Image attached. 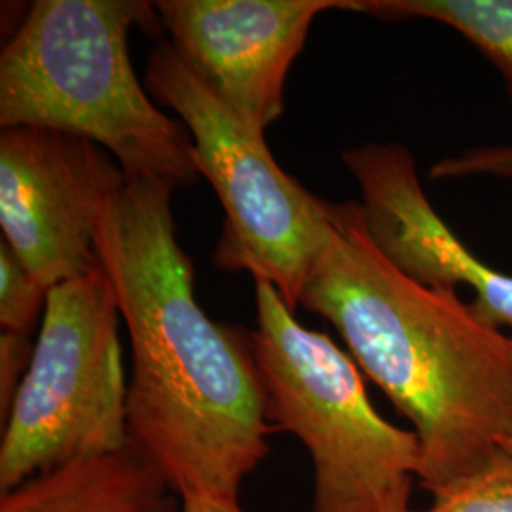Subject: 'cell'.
I'll return each mask as SVG.
<instances>
[{"mask_svg": "<svg viewBox=\"0 0 512 512\" xmlns=\"http://www.w3.org/2000/svg\"><path fill=\"white\" fill-rule=\"evenodd\" d=\"M175 190L126 179L95 239L131 344L128 448L181 499H239L275 429L251 340L215 323L196 300L171 211Z\"/></svg>", "mask_w": 512, "mask_h": 512, "instance_id": "obj_1", "label": "cell"}, {"mask_svg": "<svg viewBox=\"0 0 512 512\" xmlns=\"http://www.w3.org/2000/svg\"><path fill=\"white\" fill-rule=\"evenodd\" d=\"M300 306L340 332L353 361L412 423L431 492L486 467L512 439V336L458 291L399 272L366 232L361 203H329L327 239Z\"/></svg>", "mask_w": 512, "mask_h": 512, "instance_id": "obj_2", "label": "cell"}, {"mask_svg": "<svg viewBox=\"0 0 512 512\" xmlns=\"http://www.w3.org/2000/svg\"><path fill=\"white\" fill-rule=\"evenodd\" d=\"M156 14L139 0L35 2L0 55V128L86 137L129 181L194 183L188 129L156 109L129 57L131 29H156Z\"/></svg>", "mask_w": 512, "mask_h": 512, "instance_id": "obj_3", "label": "cell"}, {"mask_svg": "<svg viewBox=\"0 0 512 512\" xmlns=\"http://www.w3.org/2000/svg\"><path fill=\"white\" fill-rule=\"evenodd\" d=\"M249 334L275 431L291 433L313 463L311 512H385L410 497L420 442L384 420L361 370L329 334L306 329L268 281L255 279Z\"/></svg>", "mask_w": 512, "mask_h": 512, "instance_id": "obj_4", "label": "cell"}, {"mask_svg": "<svg viewBox=\"0 0 512 512\" xmlns=\"http://www.w3.org/2000/svg\"><path fill=\"white\" fill-rule=\"evenodd\" d=\"M147 86L175 110L194 143V158L219 196L226 222L215 264L268 281L296 310L329 232V203L287 175L264 141L184 63L171 42L148 59Z\"/></svg>", "mask_w": 512, "mask_h": 512, "instance_id": "obj_5", "label": "cell"}, {"mask_svg": "<svg viewBox=\"0 0 512 512\" xmlns=\"http://www.w3.org/2000/svg\"><path fill=\"white\" fill-rule=\"evenodd\" d=\"M116 293L103 266L50 289L0 444V490L71 459L128 446Z\"/></svg>", "mask_w": 512, "mask_h": 512, "instance_id": "obj_6", "label": "cell"}, {"mask_svg": "<svg viewBox=\"0 0 512 512\" xmlns=\"http://www.w3.org/2000/svg\"><path fill=\"white\" fill-rule=\"evenodd\" d=\"M126 175L86 137L46 128L0 131L4 241L46 289L101 266L95 239Z\"/></svg>", "mask_w": 512, "mask_h": 512, "instance_id": "obj_7", "label": "cell"}, {"mask_svg": "<svg viewBox=\"0 0 512 512\" xmlns=\"http://www.w3.org/2000/svg\"><path fill=\"white\" fill-rule=\"evenodd\" d=\"M171 46L209 90L266 131L285 110V78L311 23L344 0H162Z\"/></svg>", "mask_w": 512, "mask_h": 512, "instance_id": "obj_8", "label": "cell"}, {"mask_svg": "<svg viewBox=\"0 0 512 512\" xmlns=\"http://www.w3.org/2000/svg\"><path fill=\"white\" fill-rule=\"evenodd\" d=\"M342 162L361 188L368 236L399 272L431 289L469 287L482 321L512 329V275L484 264L440 219L408 148L366 143L346 148Z\"/></svg>", "mask_w": 512, "mask_h": 512, "instance_id": "obj_9", "label": "cell"}, {"mask_svg": "<svg viewBox=\"0 0 512 512\" xmlns=\"http://www.w3.org/2000/svg\"><path fill=\"white\" fill-rule=\"evenodd\" d=\"M183 499L128 446L71 459L2 492L0 512H179Z\"/></svg>", "mask_w": 512, "mask_h": 512, "instance_id": "obj_10", "label": "cell"}, {"mask_svg": "<svg viewBox=\"0 0 512 512\" xmlns=\"http://www.w3.org/2000/svg\"><path fill=\"white\" fill-rule=\"evenodd\" d=\"M344 10L385 21L429 19L458 31L490 59L512 103V0H344Z\"/></svg>", "mask_w": 512, "mask_h": 512, "instance_id": "obj_11", "label": "cell"}, {"mask_svg": "<svg viewBox=\"0 0 512 512\" xmlns=\"http://www.w3.org/2000/svg\"><path fill=\"white\" fill-rule=\"evenodd\" d=\"M431 495V505L420 512H512V458L501 450L480 471Z\"/></svg>", "mask_w": 512, "mask_h": 512, "instance_id": "obj_12", "label": "cell"}, {"mask_svg": "<svg viewBox=\"0 0 512 512\" xmlns=\"http://www.w3.org/2000/svg\"><path fill=\"white\" fill-rule=\"evenodd\" d=\"M48 293L2 239L0 243V329L29 336L44 315Z\"/></svg>", "mask_w": 512, "mask_h": 512, "instance_id": "obj_13", "label": "cell"}, {"mask_svg": "<svg viewBox=\"0 0 512 512\" xmlns=\"http://www.w3.org/2000/svg\"><path fill=\"white\" fill-rule=\"evenodd\" d=\"M433 179H463V177H497L512 179V145H488L463 150L456 156H446L431 165Z\"/></svg>", "mask_w": 512, "mask_h": 512, "instance_id": "obj_14", "label": "cell"}, {"mask_svg": "<svg viewBox=\"0 0 512 512\" xmlns=\"http://www.w3.org/2000/svg\"><path fill=\"white\" fill-rule=\"evenodd\" d=\"M35 346L29 336L16 332L0 334V420L6 423L16 401L19 385L23 382Z\"/></svg>", "mask_w": 512, "mask_h": 512, "instance_id": "obj_15", "label": "cell"}, {"mask_svg": "<svg viewBox=\"0 0 512 512\" xmlns=\"http://www.w3.org/2000/svg\"><path fill=\"white\" fill-rule=\"evenodd\" d=\"M181 512H245L239 499H222L213 495L190 494L183 497Z\"/></svg>", "mask_w": 512, "mask_h": 512, "instance_id": "obj_16", "label": "cell"}, {"mask_svg": "<svg viewBox=\"0 0 512 512\" xmlns=\"http://www.w3.org/2000/svg\"><path fill=\"white\" fill-rule=\"evenodd\" d=\"M408 501H410V497H401V499H397V501H393L385 512H410L412 509L408 507Z\"/></svg>", "mask_w": 512, "mask_h": 512, "instance_id": "obj_17", "label": "cell"}, {"mask_svg": "<svg viewBox=\"0 0 512 512\" xmlns=\"http://www.w3.org/2000/svg\"><path fill=\"white\" fill-rule=\"evenodd\" d=\"M501 448H503V450H505V452H507V454L512 458V439L505 440V442L501 444Z\"/></svg>", "mask_w": 512, "mask_h": 512, "instance_id": "obj_18", "label": "cell"}]
</instances>
